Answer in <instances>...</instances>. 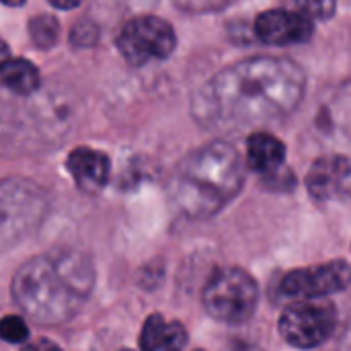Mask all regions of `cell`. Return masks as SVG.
Segmentation results:
<instances>
[{
    "label": "cell",
    "instance_id": "cell-1",
    "mask_svg": "<svg viewBox=\"0 0 351 351\" xmlns=\"http://www.w3.org/2000/svg\"><path fill=\"white\" fill-rule=\"evenodd\" d=\"M302 68L278 56H255L216 72L193 97V117L216 132H245L288 117L302 101Z\"/></svg>",
    "mask_w": 351,
    "mask_h": 351
},
{
    "label": "cell",
    "instance_id": "cell-2",
    "mask_svg": "<svg viewBox=\"0 0 351 351\" xmlns=\"http://www.w3.org/2000/svg\"><path fill=\"white\" fill-rule=\"evenodd\" d=\"M95 282L93 263L76 251H51L29 259L12 280V298L41 325L70 321L86 302Z\"/></svg>",
    "mask_w": 351,
    "mask_h": 351
},
{
    "label": "cell",
    "instance_id": "cell-3",
    "mask_svg": "<svg viewBox=\"0 0 351 351\" xmlns=\"http://www.w3.org/2000/svg\"><path fill=\"white\" fill-rule=\"evenodd\" d=\"M245 165L237 148L214 140L187 154L169 185L171 199L189 218L216 216L241 191Z\"/></svg>",
    "mask_w": 351,
    "mask_h": 351
},
{
    "label": "cell",
    "instance_id": "cell-4",
    "mask_svg": "<svg viewBox=\"0 0 351 351\" xmlns=\"http://www.w3.org/2000/svg\"><path fill=\"white\" fill-rule=\"evenodd\" d=\"M259 304V286L241 267H220L204 288V306L210 317L222 323H245Z\"/></svg>",
    "mask_w": 351,
    "mask_h": 351
},
{
    "label": "cell",
    "instance_id": "cell-5",
    "mask_svg": "<svg viewBox=\"0 0 351 351\" xmlns=\"http://www.w3.org/2000/svg\"><path fill=\"white\" fill-rule=\"evenodd\" d=\"M337 327V308L329 300L292 302L280 317L278 329L286 343L298 350H315L329 341Z\"/></svg>",
    "mask_w": 351,
    "mask_h": 351
},
{
    "label": "cell",
    "instance_id": "cell-6",
    "mask_svg": "<svg viewBox=\"0 0 351 351\" xmlns=\"http://www.w3.org/2000/svg\"><path fill=\"white\" fill-rule=\"evenodd\" d=\"M177 35L171 23L154 14L130 19L117 35V49L130 66H146L154 60H165L173 53Z\"/></svg>",
    "mask_w": 351,
    "mask_h": 351
},
{
    "label": "cell",
    "instance_id": "cell-7",
    "mask_svg": "<svg viewBox=\"0 0 351 351\" xmlns=\"http://www.w3.org/2000/svg\"><path fill=\"white\" fill-rule=\"evenodd\" d=\"M351 284V265L335 259L317 267L294 269L280 282V294L284 298L298 300H325V296L339 294Z\"/></svg>",
    "mask_w": 351,
    "mask_h": 351
},
{
    "label": "cell",
    "instance_id": "cell-8",
    "mask_svg": "<svg viewBox=\"0 0 351 351\" xmlns=\"http://www.w3.org/2000/svg\"><path fill=\"white\" fill-rule=\"evenodd\" d=\"M313 31L315 23L296 8H269L255 19V35L267 45L304 43Z\"/></svg>",
    "mask_w": 351,
    "mask_h": 351
},
{
    "label": "cell",
    "instance_id": "cell-9",
    "mask_svg": "<svg viewBox=\"0 0 351 351\" xmlns=\"http://www.w3.org/2000/svg\"><path fill=\"white\" fill-rule=\"evenodd\" d=\"M2 204L14 208H2L4 241H8V234H14L19 239L21 232H29L27 228L35 226V218H39L43 212L41 195H35V187H27L23 183L6 181L2 187Z\"/></svg>",
    "mask_w": 351,
    "mask_h": 351
},
{
    "label": "cell",
    "instance_id": "cell-10",
    "mask_svg": "<svg viewBox=\"0 0 351 351\" xmlns=\"http://www.w3.org/2000/svg\"><path fill=\"white\" fill-rule=\"evenodd\" d=\"M66 169H68V173L72 175L76 187L82 193L95 195L109 181L111 160L101 150H95V148H88V146H78L68 154Z\"/></svg>",
    "mask_w": 351,
    "mask_h": 351
},
{
    "label": "cell",
    "instance_id": "cell-11",
    "mask_svg": "<svg viewBox=\"0 0 351 351\" xmlns=\"http://www.w3.org/2000/svg\"><path fill=\"white\" fill-rule=\"evenodd\" d=\"M351 162L343 154H325L313 162L306 175L308 193L315 199H331L348 183Z\"/></svg>",
    "mask_w": 351,
    "mask_h": 351
},
{
    "label": "cell",
    "instance_id": "cell-12",
    "mask_svg": "<svg viewBox=\"0 0 351 351\" xmlns=\"http://www.w3.org/2000/svg\"><path fill=\"white\" fill-rule=\"evenodd\" d=\"M286 160V146L280 138L269 132H253L247 138V152L245 165L259 173L261 177H269L284 169Z\"/></svg>",
    "mask_w": 351,
    "mask_h": 351
},
{
    "label": "cell",
    "instance_id": "cell-13",
    "mask_svg": "<svg viewBox=\"0 0 351 351\" xmlns=\"http://www.w3.org/2000/svg\"><path fill=\"white\" fill-rule=\"evenodd\" d=\"M187 331L179 321H169L154 313L144 321L140 333L142 351H183L187 346Z\"/></svg>",
    "mask_w": 351,
    "mask_h": 351
},
{
    "label": "cell",
    "instance_id": "cell-14",
    "mask_svg": "<svg viewBox=\"0 0 351 351\" xmlns=\"http://www.w3.org/2000/svg\"><path fill=\"white\" fill-rule=\"evenodd\" d=\"M319 115V123L327 134L351 142V82L337 88Z\"/></svg>",
    "mask_w": 351,
    "mask_h": 351
},
{
    "label": "cell",
    "instance_id": "cell-15",
    "mask_svg": "<svg viewBox=\"0 0 351 351\" xmlns=\"http://www.w3.org/2000/svg\"><path fill=\"white\" fill-rule=\"evenodd\" d=\"M0 78H2V84L16 95H31L39 88V82H41L37 66L25 58H10L2 62Z\"/></svg>",
    "mask_w": 351,
    "mask_h": 351
},
{
    "label": "cell",
    "instance_id": "cell-16",
    "mask_svg": "<svg viewBox=\"0 0 351 351\" xmlns=\"http://www.w3.org/2000/svg\"><path fill=\"white\" fill-rule=\"evenodd\" d=\"M29 35H31V41L35 43V47L49 49L56 45V41L60 37V23L53 14L41 12L29 21Z\"/></svg>",
    "mask_w": 351,
    "mask_h": 351
},
{
    "label": "cell",
    "instance_id": "cell-17",
    "mask_svg": "<svg viewBox=\"0 0 351 351\" xmlns=\"http://www.w3.org/2000/svg\"><path fill=\"white\" fill-rule=\"evenodd\" d=\"M0 331H2V339L8 341V343L21 346V343H25V341L29 339V327H27V323H25L19 315H8V317H4V319H2Z\"/></svg>",
    "mask_w": 351,
    "mask_h": 351
},
{
    "label": "cell",
    "instance_id": "cell-18",
    "mask_svg": "<svg viewBox=\"0 0 351 351\" xmlns=\"http://www.w3.org/2000/svg\"><path fill=\"white\" fill-rule=\"evenodd\" d=\"M97 37H99V29H97L90 21H80V23H76L74 29H72V35H70L72 43L78 45V47L93 45V43L97 41Z\"/></svg>",
    "mask_w": 351,
    "mask_h": 351
},
{
    "label": "cell",
    "instance_id": "cell-19",
    "mask_svg": "<svg viewBox=\"0 0 351 351\" xmlns=\"http://www.w3.org/2000/svg\"><path fill=\"white\" fill-rule=\"evenodd\" d=\"M296 10H300L302 14H306L311 21L315 19H329L335 12V4L333 2H298L294 4Z\"/></svg>",
    "mask_w": 351,
    "mask_h": 351
},
{
    "label": "cell",
    "instance_id": "cell-20",
    "mask_svg": "<svg viewBox=\"0 0 351 351\" xmlns=\"http://www.w3.org/2000/svg\"><path fill=\"white\" fill-rule=\"evenodd\" d=\"M21 351H62V348L49 339H33L27 346H23Z\"/></svg>",
    "mask_w": 351,
    "mask_h": 351
},
{
    "label": "cell",
    "instance_id": "cell-21",
    "mask_svg": "<svg viewBox=\"0 0 351 351\" xmlns=\"http://www.w3.org/2000/svg\"><path fill=\"white\" fill-rule=\"evenodd\" d=\"M51 6L53 8H60V10H72V8H78L80 6V2L78 0H74V2H62V0H51Z\"/></svg>",
    "mask_w": 351,
    "mask_h": 351
},
{
    "label": "cell",
    "instance_id": "cell-22",
    "mask_svg": "<svg viewBox=\"0 0 351 351\" xmlns=\"http://www.w3.org/2000/svg\"><path fill=\"white\" fill-rule=\"evenodd\" d=\"M119 351H132V350H119Z\"/></svg>",
    "mask_w": 351,
    "mask_h": 351
},
{
    "label": "cell",
    "instance_id": "cell-23",
    "mask_svg": "<svg viewBox=\"0 0 351 351\" xmlns=\"http://www.w3.org/2000/svg\"><path fill=\"white\" fill-rule=\"evenodd\" d=\"M195 351H202V350H195Z\"/></svg>",
    "mask_w": 351,
    "mask_h": 351
}]
</instances>
